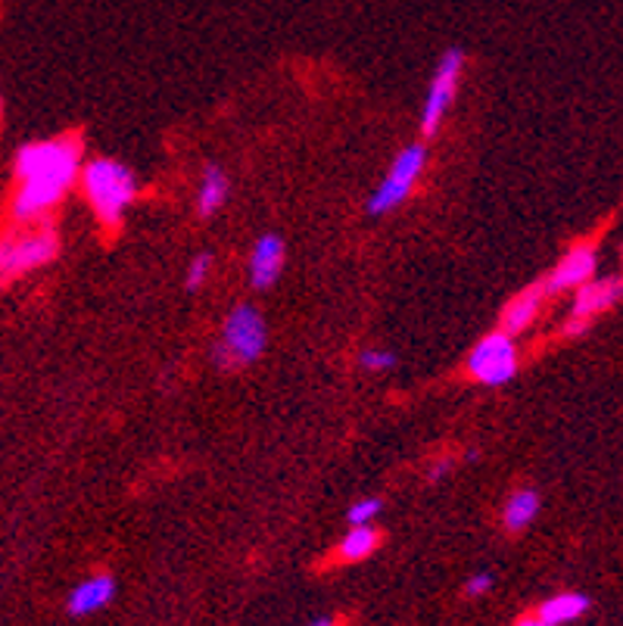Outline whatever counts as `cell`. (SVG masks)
<instances>
[{
    "label": "cell",
    "mask_w": 623,
    "mask_h": 626,
    "mask_svg": "<svg viewBox=\"0 0 623 626\" xmlns=\"http://www.w3.org/2000/svg\"><path fill=\"white\" fill-rule=\"evenodd\" d=\"M82 165L85 156L78 138H51L19 147L13 160V175H17L13 218L37 222L54 213L82 175Z\"/></svg>",
    "instance_id": "obj_1"
},
{
    "label": "cell",
    "mask_w": 623,
    "mask_h": 626,
    "mask_svg": "<svg viewBox=\"0 0 623 626\" xmlns=\"http://www.w3.org/2000/svg\"><path fill=\"white\" fill-rule=\"evenodd\" d=\"M82 191L88 197L94 215L107 225L116 228L122 222V215L128 213V206L138 199V179L135 172L119 160H90L88 165H82Z\"/></svg>",
    "instance_id": "obj_2"
},
{
    "label": "cell",
    "mask_w": 623,
    "mask_h": 626,
    "mask_svg": "<svg viewBox=\"0 0 623 626\" xmlns=\"http://www.w3.org/2000/svg\"><path fill=\"white\" fill-rule=\"evenodd\" d=\"M268 349V324L256 305H237L222 324L213 358L222 371H240Z\"/></svg>",
    "instance_id": "obj_3"
},
{
    "label": "cell",
    "mask_w": 623,
    "mask_h": 626,
    "mask_svg": "<svg viewBox=\"0 0 623 626\" xmlns=\"http://www.w3.org/2000/svg\"><path fill=\"white\" fill-rule=\"evenodd\" d=\"M425 165H428V147L425 143H409L393 160L390 172L384 175V181L372 191V197L365 203V213L377 218V215H390L393 209H399L411 197L415 184L421 181Z\"/></svg>",
    "instance_id": "obj_4"
},
{
    "label": "cell",
    "mask_w": 623,
    "mask_h": 626,
    "mask_svg": "<svg viewBox=\"0 0 623 626\" xmlns=\"http://www.w3.org/2000/svg\"><path fill=\"white\" fill-rule=\"evenodd\" d=\"M56 252H60V240L51 228L3 237L0 240V284L54 262Z\"/></svg>",
    "instance_id": "obj_5"
},
{
    "label": "cell",
    "mask_w": 623,
    "mask_h": 626,
    "mask_svg": "<svg viewBox=\"0 0 623 626\" xmlns=\"http://www.w3.org/2000/svg\"><path fill=\"white\" fill-rule=\"evenodd\" d=\"M468 375L474 377L483 387H505L517 375V346L515 337H508L505 331L486 334L477 346L468 353Z\"/></svg>",
    "instance_id": "obj_6"
},
{
    "label": "cell",
    "mask_w": 623,
    "mask_h": 626,
    "mask_svg": "<svg viewBox=\"0 0 623 626\" xmlns=\"http://www.w3.org/2000/svg\"><path fill=\"white\" fill-rule=\"evenodd\" d=\"M462 72H464L462 47H449V51H443V56L437 60L433 78H430L425 109H421V134H425V138H433L437 128L443 126V116L449 112V107H452V100H455V90H459V82H462Z\"/></svg>",
    "instance_id": "obj_7"
},
{
    "label": "cell",
    "mask_w": 623,
    "mask_h": 626,
    "mask_svg": "<svg viewBox=\"0 0 623 626\" xmlns=\"http://www.w3.org/2000/svg\"><path fill=\"white\" fill-rule=\"evenodd\" d=\"M595 266H599V256L592 247H573L561 256V262L555 266V271L543 281L546 284V293L555 296L561 290H580L595 278Z\"/></svg>",
    "instance_id": "obj_8"
},
{
    "label": "cell",
    "mask_w": 623,
    "mask_h": 626,
    "mask_svg": "<svg viewBox=\"0 0 623 626\" xmlns=\"http://www.w3.org/2000/svg\"><path fill=\"white\" fill-rule=\"evenodd\" d=\"M284 271V240L278 234H262L249 252V284L268 290Z\"/></svg>",
    "instance_id": "obj_9"
},
{
    "label": "cell",
    "mask_w": 623,
    "mask_h": 626,
    "mask_svg": "<svg viewBox=\"0 0 623 626\" xmlns=\"http://www.w3.org/2000/svg\"><path fill=\"white\" fill-rule=\"evenodd\" d=\"M623 300V281L621 278H592L587 284L577 290V300H573V309L570 315L573 319H583V322H592L595 315L608 312L611 305H617Z\"/></svg>",
    "instance_id": "obj_10"
},
{
    "label": "cell",
    "mask_w": 623,
    "mask_h": 626,
    "mask_svg": "<svg viewBox=\"0 0 623 626\" xmlns=\"http://www.w3.org/2000/svg\"><path fill=\"white\" fill-rule=\"evenodd\" d=\"M546 284H530L527 290H520L517 296H512L505 309H502V315H498V331H505L508 337H517V334H524L530 324L536 322V315H539V309L546 303Z\"/></svg>",
    "instance_id": "obj_11"
},
{
    "label": "cell",
    "mask_w": 623,
    "mask_h": 626,
    "mask_svg": "<svg viewBox=\"0 0 623 626\" xmlns=\"http://www.w3.org/2000/svg\"><path fill=\"white\" fill-rule=\"evenodd\" d=\"M112 598H116V580L107 576V573H97V576L82 580L69 592L66 608H69L72 617H88V614H97L100 608H107Z\"/></svg>",
    "instance_id": "obj_12"
},
{
    "label": "cell",
    "mask_w": 623,
    "mask_h": 626,
    "mask_svg": "<svg viewBox=\"0 0 623 626\" xmlns=\"http://www.w3.org/2000/svg\"><path fill=\"white\" fill-rule=\"evenodd\" d=\"M589 611V598L580 592H558L552 598H546L539 611H536V620L543 626H568L573 620H580Z\"/></svg>",
    "instance_id": "obj_13"
},
{
    "label": "cell",
    "mask_w": 623,
    "mask_h": 626,
    "mask_svg": "<svg viewBox=\"0 0 623 626\" xmlns=\"http://www.w3.org/2000/svg\"><path fill=\"white\" fill-rule=\"evenodd\" d=\"M539 508H543V499H539V493H536L534 486H524V489L512 493L508 501H505V508H502L505 530H512V533L527 530L536 520V515H539Z\"/></svg>",
    "instance_id": "obj_14"
},
{
    "label": "cell",
    "mask_w": 623,
    "mask_h": 626,
    "mask_svg": "<svg viewBox=\"0 0 623 626\" xmlns=\"http://www.w3.org/2000/svg\"><path fill=\"white\" fill-rule=\"evenodd\" d=\"M225 199H228V175L218 165H206L196 191V209L203 218H213L225 206Z\"/></svg>",
    "instance_id": "obj_15"
},
{
    "label": "cell",
    "mask_w": 623,
    "mask_h": 626,
    "mask_svg": "<svg viewBox=\"0 0 623 626\" xmlns=\"http://www.w3.org/2000/svg\"><path fill=\"white\" fill-rule=\"evenodd\" d=\"M380 546V533L374 530L372 524H362V527H350V533L340 539V558L343 561H365L372 558Z\"/></svg>",
    "instance_id": "obj_16"
},
{
    "label": "cell",
    "mask_w": 623,
    "mask_h": 626,
    "mask_svg": "<svg viewBox=\"0 0 623 626\" xmlns=\"http://www.w3.org/2000/svg\"><path fill=\"white\" fill-rule=\"evenodd\" d=\"M358 365L368 375H387V371H393L399 365V358H396L393 349H362L358 353Z\"/></svg>",
    "instance_id": "obj_17"
},
{
    "label": "cell",
    "mask_w": 623,
    "mask_h": 626,
    "mask_svg": "<svg viewBox=\"0 0 623 626\" xmlns=\"http://www.w3.org/2000/svg\"><path fill=\"white\" fill-rule=\"evenodd\" d=\"M380 511H384V501L377 499V496H365V499H358L350 505L346 520H350V527H362V524H372Z\"/></svg>",
    "instance_id": "obj_18"
},
{
    "label": "cell",
    "mask_w": 623,
    "mask_h": 626,
    "mask_svg": "<svg viewBox=\"0 0 623 626\" xmlns=\"http://www.w3.org/2000/svg\"><path fill=\"white\" fill-rule=\"evenodd\" d=\"M210 274H213V256L210 252H196L194 259H191V266H187L184 284H187V290H200V287L210 281Z\"/></svg>",
    "instance_id": "obj_19"
},
{
    "label": "cell",
    "mask_w": 623,
    "mask_h": 626,
    "mask_svg": "<svg viewBox=\"0 0 623 626\" xmlns=\"http://www.w3.org/2000/svg\"><path fill=\"white\" fill-rule=\"evenodd\" d=\"M493 573L490 571H481L474 573V576H468V583H464V595H471V598H481V595H486V592L493 590Z\"/></svg>",
    "instance_id": "obj_20"
},
{
    "label": "cell",
    "mask_w": 623,
    "mask_h": 626,
    "mask_svg": "<svg viewBox=\"0 0 623 626\" xmlns=\"http://www.w3.org/2000/svg\"><path fill=\"white\" fill-rule=\"evenodd\" d=\"M587 331H589V322H583V319H573V315H568V322L561 324V334L570 337V341H573V337H583Z\"/></svg>",
    "instance_id": "obj_21"
},
{
    "label": "cell",
    "mask_w": 623,
    "mask_h": 626,
    "mask_svg": "<svg viewBox=\"0 0 623 626\" xmlns=\"http://www.w3.org/2000/svg\"><path fill=\"white\" fill-rule=\"evenodd\" d=\"M452 471V458H440V462H433V467H430V481H443L445 474Z\"/></svg>",
    "instance_id": "obj_22"
},
{
    "label": "cell",
    "mask_w": 623,
    "mask_h": 626,
    "mask_svg": "<svg viewBox=\"0 0 623 626\" xmlns=\"http://www.w3.org/2000/svg\"><path fill=\"white\" fill-rule=\"evenodd\" d=\"M515 626H543V624H539L536 617H524V620H517Z\"/></svg>",
    "instance_id": "obj_23"
},
{
    "label": "cell",
    "mask_w": 623,
    "mask_h": 626,
    "mask_svg": "<svg viewBox=\"0 0 623 626\" xmlns=\"http://www.w3.org/2000/svg\"><path fill=\"white\" fill-rule=\"evenodd\" d=\"M309 626H334V620L331 617H319V620H312Z\"/></svg>",
    "instance_id": "obj_24"
}]
</instances>
